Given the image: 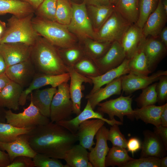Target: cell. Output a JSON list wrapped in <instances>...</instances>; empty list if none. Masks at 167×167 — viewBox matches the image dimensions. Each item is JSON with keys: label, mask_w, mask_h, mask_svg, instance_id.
Segmentation results:
<instances>
[{"label": "cell", "mask_w": 167, "mask_h": 167, "mask_svg": "<svg viewBox=\"0 0 167 167\" xmlns=\"http://www.w3.org/2000/svg\"><path fill=\"white\" fill-rule=\"evenodd\" d=\"M26 135L36 153L58 159H64L67 151L78 141L76 134L50 121L32 128Z\"/></svg>", "instance_id": "6da1fadb"}, {"label": "cell", "mask_w": 167, "mask_h": 167, "mask_svg": "<svg viewBox=\"0 0 167 167\" xmlns=\"http://www.w3.org/2000/svg\"><path fill=\"white\" fill-rule=\"evenodd\" d=\"M30 59L36 73L55 75L67 72L59 51L39 35L32 46Z\"/></svg>", "instance_id": "7a4b0ae2"}, {"label": "cell", "mask_w": 167, "mask_h": 167, "mask_svg": "<svg viewBox=\"0 0 167 167\" xmlns=\"http://www.w3.org/2000/svg\"><path fill=\"white\" fill-rule=\"evenodd\" d=\"M33 13L23 17L15 15L7 20V28L1 36L0 44L21 43L32 46L39 35L32 24Z\"/></svg>", "instance_id": "3957f363"}, {"label": "cell", "mask_w": 167, "mask_h": 167, "mask_svg": "<svg viewBox=\"0 0 167 167\" xmlns=\"http://www.w3.org/2000/svg\"><path fill=\"white\" fill-rule=\"evenodd\" d=\"M32 22L38 34L56 47L66 49L74 46V40L66 25L39 16L33 18Z\"/></svg>", "instance_id": "277c9868"}, {"label": "cell", "mask_w": 167, "mask_h": 167, "mask_svg": "<svg viewBox=\"0 0 167 167\" xmlns=\"http://www.w3.org/2000/svg\"><path fill=\"white\" fill-rule=\"evenodd\" d=\"M132 24L124 19L115 9L95 34L97 41L121 43L125 32Z\"/></svg>", "instance_id": "5b68a950"}, {"label": "cell", "mask_w": 167, "mask_h": 167, "mask_svg": "<svg viewBox=\"0 0 167 167\" xmlns=\"http://www.w3.org/2000/svg\"><path fill=\"white\" fill-rule=\"evenodd\" d=\"M6 122L19 128H33L48 123L49 118L43 115L30 101L29 106L18 113L11 109L5 111Z\"/></svg>", "instance_id": "8992f818"}, {"label": "cell", "mask_w": 167, "mask_h": 167, "mask_svg": "<svg viewBox=\"0 0 167 167\" xmlns=\"http://www.w3.org/2000/svg\"><path fill=\"white\" fill-rule=\"evenodd\" d=\"M67 82L58 87L51 102L49 119L50 121L57 122L69 119L73 113V108Z\"/></svg>", "instance_id": "52a82bcc"}, {"label": "cell", "mask_w": 167, "mask_h": 167, "mask_svg": "<svg viewBox=\"0 0 167 167\" xmlns=\"http://www.w3.org/2000/svg\"><path fill=\"white\" fill-rule=\"evenodd\" d=\"M132 101L131 95L126 96L122 95L117 98L99 103L97 105V111L107 114L111 120L115 119L114 117L116 116L122 122L124 116L130 119L134 118Z\"/></svg>", "instance_id": "ba28073f"}, {"label": "cell", "mask_w": 167, "mask_h": 167, "mask_svg": "<svg viewBox=\"0 0 167 167\" xmlns=\"http://www.w3.org/2000/svg\"><path fill=\"white\" fill-rule=\"evenodd\" d=\"M71 21L67 25L68 30L82 37L95 38V34L88 15L86 3H73Z\"/></svg>", "instance_id": "9c48e42d"}, {"label": "cell", "mask_w": 167, "mask_h": 167, "mask_svg": "<svg viewBox=\"0 0 167 167\" xmlns=\"http://www.w3.org/2000/svg\"><path fill=\"white\" fill-rule=\"evenodd\" d=\"M70 80V75L67 72L55 75L36 73L28 86L23 91L19 100V105L22 106L25 105L28 95L34 90L48 85L56 88L62 84L67 82Z\"/></svg>", "instance_id": "30bf717a"}, {"label": "cell", "mask_w": 167, "mask_h": 167, "mask_svg": "<svg viewBox=\"0 0 167 167\" xmlns=\"http://www.w3.org/2000/svg\"><path fill=\"white\" fill-rule=\"evenodd\" d=\"M31 50L32 46L21 43L0 44V54L7 67L29 59Z\"/></svg>", "instance_id": "8fae6325"}, {"label": "cell", "mask_w": 167, "mask_h": 167, "mask_svg": "<svg viewBox=\"0 0 167 167\" xmlns=\"http://www.w3.org/2000/svg\"><path fill=\"white\" fill-rule=\"evenodd\" d=\"M163 75H167V71L159 70L150 76H141L131 73L122 75V90L126 94L130 95L158 81Z\"/></svg>", "instance_id": "7c38bea8"}, {"label": "cell", "mask_w": 167, "mask_h": 167, "mask_svg": "<svg viewBox=\"0 0 167 167\" xmlns=\"http://www.w3.org/2000/svg\"><path fill=\"white\" fill-rule=\"evenodd\" d=\"M30 59L6 67L5 73L9 79L23 88L27 87L36 74Z\"/></svg>", "instance_id": "4fadbf2b"}, {"label": "cell", "mask_w": 167, "mask_h": 167, "mask_svg": "<svg viewBox=\"0 0 167 167\" xmlns=\"http://www.w3.org/2000/svg\"><path fill=\"white\" fill-rule=\"evenodd\" d=\"M126 58L125 53L121 43L115 41L112 43L104 55L93 60L101 75L118 66Z\"/></svg>", "instance_id": "5bb4252c"}, {"label": "cell", "mask_w": 167, "mask_h": 167, "mask_svg": "<svg viewBox=\"0 0 167 167\" xmlns=\"http://www.w3.org/2000/svg\"><path fill=\"white\" fill-rule=\"evenodd\" d=\"M92 119L102 120L109 125H121L122 122L115 119L111 120L103 117L101 113L95 111L91 107L89 102L87 101L84 110L75 118L67 120H64L56 122L65 128L73 134H76L79 124L84 121ZM56 123V122H55Z\"/></svg>", "instance_id": "9a60e30c"}, {"label": "cell", "mask_w": 167, "mask_h": 167, "mask_svg": "<svg viewBox=\"0 0 167 167\" xmlns=\"http://www.w3.org/2000/svg\"><path fill=\"white\" fill-rule=\"evenodd\" d=\"M66 69L67 72L69 73L70 76V83L69 85V90L73 104V113L77 115L81 112V105L83 96L82 91L84 88L82 84L84 83L92 85V82L88 77L76 72L73 67L66 66Z\"/></svg>", "instance_id": "2e32d148"}, {"label": "cell", "mask_w": 167, "mask_h": 167, "mask_svg": "<svg viewBox=\"0 0 167 167\" xmlns=\"http://www.w3.org/2000/svg\"><path fill=\"white\" fill-rule=\"evenodd\" d=\"M109 130L103 126L95 135L96 145L88 152L89 161L92 167H105V160L109 148L107 141Z\"/></svg>", "instance_id": "e0dca14e"}, {"label": "cell", "mask_w": 167, "mask_h": 167, "mask_svg": "<svg viewBox=\"0 0 167 167\" xmlns=\"http://www.w3.org/2000/svg\"><path fill=\"white\" fill-rule=\"evenodd\" d=\"M166 47L159 39L151 36L147 37L143 49L146 56L149 70L152 71L167 54Z\"/></svg>", "instance_id": "ac0fdd59"}, {"label": "cell", "mask_w": 167, "mask_h": 167, "mask_svg": "<svg viewBox=\"0 0 167 167\" xmlns=\"http://www.w3.org/2000/svg\"><path fill=\"white\" fill-rule=\"evenodd\" d=\"M146 38L142 29L136 24H132L125 33L121 42L126 58H131L141 47Z\"/></svg>", "instance_id": "d6986e66"}, {"label": "cell", "mask_w": 167, "mask_h": 167, "mask_svg": "<svg viewBox=\"0 0 167 167\" xmlns=\"http://www.w3.org/2000/svg\"><path fill=\"white\" fill-rule=\"evenodd\" d=\"M105 123L104 121L98 119L88 120L81 123L76 133L79 144L90 151L95 144L94 137Z\"/></svg>", "instance_id": "ffe728a7"}, {"label": "cell", "mask_w": 167, "mask_h": 167, "mask_svg": "<svg viewBox=\"0 0 167 167\" xmlns=\"http://www.w3.org/2000/svg\"><path fill=\"white\" fill-rule=\"evenodd\" d=\"M167 21V14L164 10L162 0H159L156 9L149 16L142 29L143 34L156 38L165 27Z\"/></svg>", "instance_id": "44dd1931"}, {"label": "cell", "mask_w": 167, "mask_h": 167, "mask_svg": "<svg viewBox=\"0 0 167 167\" xmlns=\"http://www.w3.org/2000/svg\"><path fill=\"white\" fill-rule=\"evenodd\" d=\"M0 149L6 152L11 162L18 156H24L32 158L37 153L31 147L26 134L18 136L11 142H0Z\"/></svg>", "instance_id": "7402d4cb"}, {"label": "cell", "mask_w": 167, "mask_h": 167, "mask_svg": "<svg viewBox=\"0 0 167 167\" xmlns=\"http://www.w3.org/2000/svg\"><path fill=\"white\" fill-rule=\"evenodd\" d=\"M143 135L140 157H164L167 150L159 138L154 132L148 130L144 131Z\"/></svg>", "instance_id": "603a6c76"}, {"label": "cell", "mask_w": 167, "mask_h": 167, "mask_svg": "<svg viewBox=\"0 0 167 167\" xmlns=\"http://www.w3.org/2000/svg\"><path fill=\"white\" fill-rule=\"evenodd\" d=\"M122 76L108 83L104 88H101L94 93L88 94L85 96V98L89 102L93 109L94 110L97 105L103 101L113 95L121 94L122 90Z\"/></svg>", "instance_id": "cb8c5ba5"}, {"label": "cell", "mask_w": 167, "mask_h": 167, "mask_svg": "<svg viewBox=\"0 0 167 167\" xmlns=\"http://www.w3.org/2000/svg\"><path fill=\"white\" fill-rule=\"evenodd\" d=\"M57 91L56 88L51 87L35 90L29 94L30 101L42 115L49 118L51 102Z\"/></svg>", "instance_id": "d4e9b609"}, {"label": "cell", "mask_w": 167, "mask_h": 167, "mask_svg": "<svg viewBox=\"0 0 167 167\" xmlns=\"http://www.w3.org/2000/svg\"><path fill=\"white\" fill-rule=\"evenodd\" d=\"M129 59L126 58L118 66L112 69L101 75L96 77H88L92 82L93 86L89 94H92L103 85L115 79L130 73L128 66Z\"/></svg>", "instance_id": "484cf974"}, {"label": "cell", "mask_w": 167, "mask_h": 167, "mask_svg": "<svg viewBox=\"0 0 167 167\" xmlns=\"http://www.w3.org/2000/svg\"><path fill=\"white\" fill-rule=\"evenodd\" d=\"M23 88L11 80L0 92V106L15 111L19 110V100Z\"/></svg>", "instance_id": "4316f807"}, {"label": "cell", "mask_w": 167, "mask_h": 167, "mask_svg": "<svg viewBox=\"0 0 167 167\" xmlns=\"http://www.w3.org/2000/svg\"><path fill=\"white\" fill-rule=\"evenodd\" d=\"M88 152L80 144H75L66 152L63 160L68 167H92Z\"/></svg>", "instance_id": "83f0119b"}, {"label": "cell", "mask_w": 167, "mask_h": 167, "mask_svg": "<svg viewBox=\"0 0 167 167\" xmlns=\"http://www.w3.org/2000/svg\"><path fill=\"white\" fill-rule=\"evenodd\" d=\"M34 9L24 1L0 0V15L9 13L18 17H23L33 13Z\"/></svg>", "instance_id": "f1b7e54d"}, {"label": "cell", "mask_w": 167, "mask_h": 167, "mask_svg": "<svg viewBox=\"0 0 167 167\" xmlns=\"http://www.w3.org/2000/svg\"><path fill=\"white\" fill-rule=\"evenodd\" d=\"M165 104L160 106L152 105L134 109V117L140 119L146 124L155 126L161 125V115Z\"/></svg>", "instance_id": "f546056e"}, {"label": "cell", "mask_w": 167, "mask_h": 167, "mask_svg": "<svg viewBox=\"0 0 167 167\" xmlns=\"http://www.w3.org/2000/svg\"><path fill=\"white\" fill-rule=\"evenodd\" d=\"M139 0H119L115 9L132 24L136 23L139 15Z\"/></svg>", "instance_id": "4dcf8cb0"}, {"label": "cell", "mask_w": 167, "mask_h": 167, "mask_svg": "<svg viewBox=\"0 0 167 167\" xmlns=\"http://www.w3.org/2000/svg\"><path fill=\"white\" fill-rule=\"evenodd\" d=\"M143 45L140 49L129 59L128 66L130 73L139 75L147 76L152 72L149 69L147 59L143 50Z\"/></svg>", "instance_id": "1f68e13d"}, {"label": "cell", "mask_w": 167, "mask_h": 167, "mask_svg": "<svg viewBox=\"0 0 167 167\" xmlns=\"http://www.w3.org/2000/svg\"><path fill=\"white\" fill-rule=\"evenodd\" d=\"M126 148L113 146L109 149L105 160V167L117 166L122 167L125 163L132 160Z\"/></svg>", "instance_id": "d6a6232c"}, {"label": "cell", "mask_w": 167, "mask_h": 167, "mask_svg": "<svg viewBox=\"0 0 167 167\" xmlns=\"http://www.w3.org/2000/svg\"><path fill=\"white\" fill-rule=\"evenodd\" d=\"M94 25L97 30L110 15L115 9V6H95L89 5Z\"/></svg>", "instance_id": "836d02e7"}, {"label": "cell", "mask_w": 167, "mask_h": 167, "mask_svg": "<svg viewBox=\"0 0 167 167\" xmlns=\"http://www.w3.org/2000/svg\"><path fill=\"white\" fill-rule=\"evenodd\" d=\"M32 128H19L6 122H0V142L3 143L12 142L18 136L27 134Z\"/></svg>", "instance_id": "e575fe53"}, {"label": "cell", "mask_w": 167, "mask_h": 167, "mask_svg": "<svg viewBox=\"0 0 167 167\" xmlns=\"http://www.w3.org/2000/svg\"><path fill=\"white\" fill-rule=\"evenodd\" d=\"M73 67L76 72L86 77L101 75L94 60L89 57H83Z\"/></svg>", "instance_id": "d590c367"}, {"label": "cell", "mask_w": 167, "mask_h": 167, "mask_svg": "<svg viewBox=\"0 0 167 167\" xmlns=\"http://www.w3.org/2000/svg\"><path fill=\"white\" fill-rule=\"evenodd\" d=\"M112 43L88 40L85 43V50L89 57L93 60L96 59L104 55Z\"/></svg>", "instance_id": "8d00e7d4"}, {"label": "cell", "mask_w": 167, "mask_h": 167, "mask_svg": "<svg viewBox=\"0 0 167 167\" xmlns=\"http://www.w3.org/2000/svg\"><path fill=\"white\" fill-rule=\"evenodd\" d=\"M159 0H139V15L136 24L142 29L149 15L156 8Z\"/></svg>", "instance_id": "74e56055"}, {"label": "cell", "mask_w": 167, "mask_h": 167, "mask_svg": "<svg viewBox=\"0 0 167 167\" xmlns=\"http://www.w3.org/2000/svg\"><path fill=\"white\" fill-rule=\"evenodd\" d=\"M156 83H153L142 89L141 93L135 100L137 105L140 108L155 105L157 102L156 91Z\"/></svg>", "instance_id": "f35d334b"}, {"label": "cell", "mask_w": 167, "mask_h": 167, "mask_svg": "<svg viewBox=\"0 0 167 167\" xmlns=\"http://www.w3.org/2000/svg\"><path fill=\"white\" fill-rule=\"evenodd\" d=\"M72 14V6L68 0H57L56 14L57 22L68 25L71 21Z\"/></svg>", "instance_id": "ab89813d"}, {"label": "cell", "mask_w": 167, "mask_h": 167, "mask_svg": "<svg viewBox=\"0 0 167 167\" xmlns=\"http://www.w3.org/2000/svg\"><path fill=\"white\" fill-rule=\"evenodd\" d=\"M59 51L61 57L66 66L71 67L83 57L82 50L74 46L71 47L62 49Z\"/></svg>", "instance_id": "60d3db41"}, {"label": "cell", "mask_w": 167, "mask_h": 167, "mask_svg": "<svg viewBox=\"0 0 167 167\" xmlns=\"http://www.w3.org/2000/svg\"><path fill=\"white\" fill-rule=\"evenodd\" d=\"M57 4V0H44L37 9L39 16L48 20L56 21Z\"/></svg>", "instance_id": "b9f144b4"}, {"label": "cell", "mask_w": 167, "mask_h": 167, "mask_svg": "<svg viewBox=\"0 0 167 167\" xmlns=\"http://www.w3.org/2000/svg\"><path fill=\"white\" fill-rule=\"evenodd\" d=\"M32 159L36 167H68L58 159L42 154L37 153Z\"/></svg>", "instance_id": "7bdbcfd3"}, {"label": "cell", "mask_w": 167, "mask_h": 167, "mask_svg": "<svg viewBox=\"0 0 167 167\" xmlns=\"http://www.w3.org/2000/svg\"><path fill=\"white\" fill-rule=\"evenodd\" d=\"M161 158L156 157H141L133 158L124 164L122 167H160Z\"/></svg>", "instance_id": "ee69618b"}, {"label": "cell", "mask_w": 167, "mask_h": 167, "mask_svg": "<svg viewBox=\"0 0 167 167\" xmlns=\"http://www.w3.org/2000/svg\"><path fill=\"white\" fill-rule=\"evenodd\" d=\"M118 125L114 124L109 130L108 140L110 141L113 146L126 148L127 140L121 132Z\"/></svg>", "instance_id": "f6af8a7d"}, {"label": "cell", "mask_w": 167, "mask_h": 167, "mask_svg": "<svg viewBox=\"0 0 167 167\" xmlns=\"http://www.w3.org/2000/svg\"><path fill=\"white\" fill-rule=\"evenodd\" d=\"M158 80L156 86L157 102L163 103L167 99V75H162Z\"/></svg>", "instance_id": "bcb514c9"}, {"label": "cell", "mask_w": 167, "mask_h": 167, "mask_svg": "<svg viewBox=\"0 0 167 167\" xmlns=\"http://www.w3.org/2000/svg\"><path fill=\"white\" fill-rule=\"evenodd\" d=\"M32 158L24 156L16 157L7 167H35Z\"/></svg>", "instance_id": "7dc6e473"}, {"label": "cell", "mask_w": 167, "mask_h": 167, "mask_svg": "<svg viewBox=\"0 0 167 167\" xmlns=\"http://www.w3.org/2000/svg\"><path fill=\"white\" fill-rule=\"evenodd\" d=\"M142 147V143L139 139L132 137L127 141L126 148L127 151L131 153L133 156L134 154L139 151Z\"/></svg>", "instance_id": "c3c4849f"}, {"label": "cell", "mask_w": 167, "mask_h": 167, "mask_svg": "<svg viewBox=\"0 0 167 167\" xmlns=\"http://www.w3.org/2000/svg\"><path fill=\"white\" fill-rule=\"evenodd\" d=\"M161 140L167 150V127L155 126L153 132Z\"/></svg>", "instance_id": "681fc988"}, {"label": "cell", "mask_w": 167, "mask_h": 167, "mask_svg": "<svg viewBox=\"0 0 167 167\" xmlns=\"http://www.w3.org/2000/svg\"><path fill=\"white\" fill-rule=\"evenodd\" d=\"M84 2L89 6H109L113 5L110 0H84Z\"/></svg>", "instance_id": "f907efd6"}, {"label": "cell", "mask_w": 167, "mask_h": 167, "mask_svg": "<svg viewBox=\"0 0 167 167\" xmlns=\"http://www.w3.org/2000/svg\"><path fill=\"white\" fill-rule=\"evenodd\" d=\"M10 163L8 154L0 149V167H7Z\"/></svg>", "instance_id": "816d5d0a"}, {"label": "cell", "mask_w": 167, "mask_h": 167, "mask_svg": "<svg viewBox=\"0 0 167 167\" xmlns=\"http://www.w3.org/2000/svg\"><path fill=\"white\" fill-rule=\"evenodd\" d=\"M161 125L167 127V103L165 104L164 107L161 112Z\"/></svg>", "instance_id": "f5cc1de1"}, {"label": "cell", "mask_w": 167, "mask_h": 167, "mask_svg": "<svg viewBox=\"0 0 167 167\" xmlns=\"http://www.w3.org/2000/svg\"><path fill=\"white\" fill-rule=\"evenodd\" d=\"M10 81L5 73L0 75V92Z\"/></svg>", "instance_id": "db71d44e"}, {"label": "cell", "mask_w": 167, "mask_h": 167, "mask_svg": "<svg viewBox=\"0 0 167 167\" xmlns=\"http://www.w3.org/2000/svg\"><path fill=\"white\" fill-rule=\"evenodd\" d=\"M161 41L167 47V27L165 26L162 29L159 35Z\"/></svg>", "instance_id": "11a10c76"}, {"label": "cell", "mask_w": 167, "mask_h": 167, "mask_svg": "<svg viewBox=\"0 0 167 167\" xmlns=\"http://www.w3.org/2000/svg\"><path fill=\"white\" fill-rule=\"evenodd\" d=\"M29 3L34 9H37L44 0H23Z\"/></svg>", "instance_id": "9f6ffc18"}, {"label": "cell", "mask_w": 167, "mask_h": 167, "mask_svg": "<svg viewBox=\"0 0 167 167\" xmlns=\"http://www.w3.org/2000/svg\"><path fill=\"white\" fill-rule=\"evenodd\" d=\"M6 67L5 61L0 54V75L5 73Z\"/></svg>", "instance_id": "6f0895ef"}, {"label": "cell", "mask_w": 167, "mask_h": 167, "mask_svg": "<svg viewBox=\"0 0 167 167\" xmlns=\"http://www.w3.org/2000/svg\"><path fill=\"white\" fill-rule=\"evenodd\" d=\"M4 108L0 106V122H6L5 111Z\"/></svg>", "instance_id": "680465c9"}, {"label": "cell", "mask_w": 167, "mask_h": 167, "mask_svg": "<svg viewBox=\"0 0 167 167\" xmlns=\"http://www.w3.org/2000/svg\"><path fill=\"white\" fill-rule=\"evenodd\" d=\"M6 28L5 23L0 20V35L1 36L5 31Z\"/></svg>", "instance_id": "91938a15"}, {"label": "cell", "mask_w": 167, "mask_h": 167, "mask_svg": "<svg viewBox=\"0 0 167 167\" xmlns=\"http://www.w3.org/2000/svg\"><path fill=\"white\" fill-rule=\"evenodd\" d=\"M160 167H167V156H165L161 158L160 159Z\"/></svg>", "instance_id": "94428289"}, {"label": "cell", "mask_w": 167, "mask_h": 167, "mask_svg": "<svg viewBox=\"0 0 167 167\" xmlns=\"http://www.w3.org/2000/svg\"><path fill=\"white\" fill-rule=\"evenodd\" d=\"M162 3L165 12L167 14V0H162Z\"/></svg>", "instance_id": "6125c7cd"}, {"label": "cell", "mask_w": 167, "mask_h": 167, "mask_svg": "<svg viewBox=\"0 0 167 167\" xmlns=\"http://www.w3.org/2000/svg\"><path fill=\"white\" fill-rule=\"evenodd\" d=\"M119 0H110L111 4L115 5Z\"/></svg>", "instance_id": "be15d7a7"}, {"label": "cell", "mask_w": 167, "mask_h": 167, "mask_svg": "<svg viewBox=\"0 0 167 167\" xmlns=\"http://www.w3.org/2000/svg\"><path fill=\"white\" fill-rule=\"evenodd\" d=\"M1 36L0 35V39H1Z\"/></svg>", "instance_id": "e7e4bbea"}]
</instances>
